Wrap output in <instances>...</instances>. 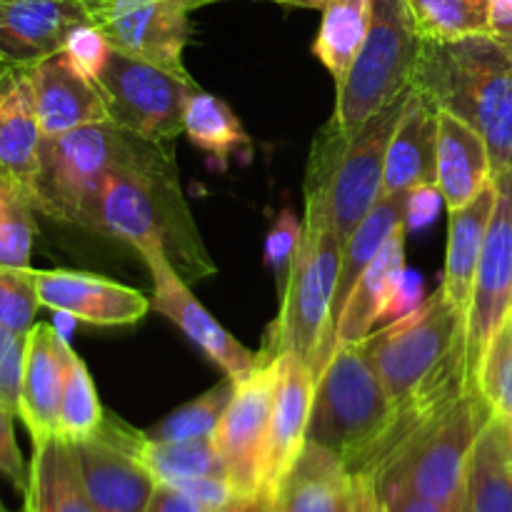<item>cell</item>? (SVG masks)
<instances>
[{
  "mask_svg": "<svg viewBox=\"0 0 512 512\" xmlns=\"http://www.w3.org/2000/svg\"><path fill=\"white\" fill-rule=\"evenodd\" d=\"M413 88L483 135L493 175L512 173V58L490 35L423 40Z\"/></svg>",
  "mask_w": 512,
  "mask_h": 512,
  "instance_id": "cell-3",
  "label": "cell"
},
{
  "mask_svg": "<svg viewBox=\"0 0 512 512\" xmlns=\"http://www.w3.org/2000/svg\"><path fill=\"white\" fill-rule=\"evenodd\" d=\"M215 512H235V503L228 505V508H223V510H215Z\"/></svg>",
  "mask_w": 512,
  "mask_h": 512,
  "instance_id": "cell-52",
  "label": "cell"
},
{
  "mask_svg": "<svg viewBox=\"0 0 512 512\" xmlns=\"http://www.w3.org/2000/svg\"><path fill=\"white\" fill-rule=\"evenodd\" d=\"M5 512H8V510H5ZM20 512H25V510H20Z\"/></svg>",
  "mask_w": 512,
  "mask_h": 512,
  "instance_id": "cell-55",
  "label": "cell"
},
{
  "mask_svg": "<svg viewBox=\"0 0 512 512\" xmlns=\"http://www.w3.org/2000/svg\"><path fill=\"white\" fill-rule=\"evenodd\" d=\"M145 265H148L150 275H153V308L160 315L170 320L173 325H178L185 335H188L190 343L198 345L205 353V358L213 360L220 370L225 373V378L235 380V383H243L248 380L258 365V355L250 353L243 343L233 338L203 305L195 300V295L190 293L188 283L180 278L178 270L173 268V263L168 260L165 253L145 255Z\"/></svg>",
  "mask_w": 512,
  "mask_h": 512,
  "instance_id": "cell-14",
  "label": "cell"
},
{
  "mask_svg": "<svg viewBox=\"0 0 512 512\" xmlns=\"http://www.w3.org/2000/svg\"><path fill=\"white\" fill-rule=\"evenodd\" d=\"M398 420L363 340L335 348L315 380L310 443L333 450L350 473H375L393 445Z\"/></svg>",
  "mask_w": 512,
  "mask_h": 512,
  "instance_id": "cell-5",
  "label": "cell"
},
{
  "mask_svg": "<svg viewBox=\"0 0 512 512\" xmlns=\"http://www.w3.org/2000/svg\"><path fill=\"white\" fill-rule=\"evenodd\" d=\"M90 20L88 0H0V63L30 68Z\"/></svg>",
  "mask_w": 512,
  "mask_h": 512,
  "instance_id": "cell-16",
  "label": "cell"
},
{
  "mask_svg": "<svg viewBox=\"0 0 512 512\" xmlns=\"http://www.w3.org/2000/svg\"><path fill=\"white\" fill-rule=\"evenodd\" d=\"M405 235H408V230L403 225L385 240L380 253L375 255V260L353 288L338 320V328H335V348L360 343L373 333L375 323L385 318V310L393 300L398 280L403 278L405 268H408L405 265Z\"/></svg>",
  "mask_w": 512,
  "mask_h": 512,
  "instance_id": "cell-25",
  "label": "cell"
},
{
  "mask_svg": "<svg viewBox=\"0 0 512 512\" xmlns=\"http://www.w3.org/2000/svg\"><path fill=\"white\" fill-rule=\"evenodd\" d=\"M35 293L43 308L73 315L98 328L135 325L153 308L140 290L75 270H33Z\"/></svg>",
  "mask_w": 512,
  "mask_h": 512,
  "instance_id": "cell-15",
  "label": "cell"
},
{
  "mask_svg": "<svg viewBox=\"0 0 512 512\" xmlns=\"http://www.w3.org/2000/svg\"><path fill=\"white\" fill-rule=\"evenodd\" d=\"M465 333L468 315L438 288L413 313L363 340L390 403L400 413L393 448L420 420L465 393Z\"/></svg>",
  "mask_w": 512,
  "mask_h": 512,
  "instance_id": "cell-2",
  "label": "cell"
},
{
  "mask_svg": "<svg viewBox=\"0 0 512 512\" xmlns=\"http://www.w3.org/2000/svg\"><path fill=\"white\" fill-rule=\"evenodd\" d=\"M25 512H95L85 493L75 448L60 438L33 445Z\"/></svg>",
  "mask_w": 512,
  "mask_h": 512,
  "instance_id": "cell-28",
  "label": "cell"
},
{
  "mask_svg": "<svg viewBox=\"0 0 512 512\" xmlns=\"http://www.w3.org/2000/svg\"><path fill=\"white\" fill-rule=\"evenodd\" d=\"M0 512H5V505L3 503H0Z\"/></svg>",
  "mask_w": 512,
  "mask_h": 512,
  "instance_id": "cell-54",
  "label": "cell"
},
{
  "mask_svg": "<svg viewBox=\"0 0 512 512\" xmlns=\"http://www.w3.org/2000/svg\"><path fill=\"white\" fill-rule=\"evenodd\" d=\"M340 512H388V503H385L373 473H353Z\"/></svg>",
  "mask_w": 512,
  "mask_h": 512,
  "instance_id": "cell-44",
  "label": "cell"
},
{
  "mask_svg": "<svg viewBox=\"0 0 512 512\" xmlns=\"http://www.w3.org/2000/svg\"><path fill=\"white\" fill-rule=\"evenodd\" d=\"M73 348L55 325L35 323L25 335L23 385H20L18 418L28 428L33 445L58 435L60 398Z\"/></svg>",
  "mask_w": 512,
  "mask_h": 512,
  "instance_id": "cell-17",
  "label": "cell"
},
{
  "mask_svg": "<svg viewBox=\"0 0 512 512\" xmlns=\"http://www.w3.org/2000/svg\"><path fill=\"white\" fill-rule=\"evenodd\" d=\"M438 168V110L415 88L405 95L385 155L383 198L410 195L420 185L435 183Z\"/></svg>",
  "mask_w": 512,
  "mask_h": 512,
  "instance_id": "cell-21",
  "label": "cell"
},
{
  "mask_svg": "<svg viewBox=\"0 0 512 512\" xmlns=\"http://www.w3.org/2000/svg\"><path fill=\"white\" fill-rule=\"evenodd\" d=\"M235 512H278L275 505V490L270 485H260L255 493L243 495L235 500Z\"/></svg>",
  "mask_w": 512,
  "mask_h": 512,
  "instance_id": "cell-49",
  "label": "cell"
},
{
  "mask_svg": "<svg viewBox=\"0 0 512 512\" xmlns=\"http://www.w3.org/2000/svg\"><path fill=\"white\" fill-rule=\"evenodd\" d=\"M210 3L215 0H88L90 20L110 48L178 75H188L190 13Z\"/></svg>",
  "mask_w": 512,
  "mask_h": 512,
  "instance_id": "cell-11",
  "label": "cell"
},
{
  "mask_svg": "<svg viewBox=\"0 0 512 512\" xmlns=\"http://www.w3.org/2000/svg\"><path fill=\"white\" fill-rule=\"evenodd\" d=\"M60 50L68 55V60L80 73L95 80L100 75V70H103V65L108 63V55L113 48H110L105 35L93 23H83L70 30V35L65 38Z\"/></svg>",
  "mask_w": 512,
  "mask_h": 512,
  "instance_id": "cell-39",
  "label": "cell"
},
{
  "mask_svg": "<svg viewBox=\"0 0 512 512\" xmlns=\"http://www.w3.org/2000/svg\"><path fill=\"white\" fill-rule=\"evenodd\" d=\"M33 270L0 268V328L28 335L38 313Z\"/></svg>",
  "mask_w": 512,
  "mask_h": 512,
  "instance_id": "cell-37",
  "label": "cell"
},
{
  "mask_svg": "<svg viewBox=\"0 0 512 512\" xmlns=\"http://www.w3.org/2000/svg\"><path fill=\"white\" fill-rule=\"evenodd\" d=\"M75 323H78V320H75L73 315H68V313H58V315H55V330H58V333L63 335L65 340L70 338V330H73Z\"/></svg>",
  "mask_w": 512,
  "mask_h": 512,
  "instance_id": "cell-50",
  "label": "cell"
},
{
  "mask_svg": "<svg viewBox=\"0 0 512 512\" xmlns=\"http://www.w3.org/2000/svg\"><path fill=\"white\" fill-rule=\"evenodd\" d=\"M303 230V220L293 213V208L285 205V208L275 215L273 225H270L268 235H265L263 258L265 265L278 275V285L285 283L290 263H293L295 253H298L300 248V240H303Z\"/></svg>",
  "mask_w": 512,
  "mask_h": 512,
  "instance_id": "cell-38",
  "label": "cell"
},
{
  "mask_svg": "<svg viewBox=\"0 0 512 512\" xmlns=\"http://www.w3.org/2000/svg\"><path fill=\"white\" fill-rule=\"evenodd\" d=\"M28 73L43 138L110 120L98 83L80 73L63 50L30 65Z\"/></svg>",
  "mask_w": 512,
  "mask_h": 512,
  "instance_id": "cell-18",
  "label": "cell"
},
{
  "mask_svg": "<svg viewBox=\"0 0 512 512\" xmlns=\"http://www.w3.org/2000/svg\"><path fill=\"white\" fill-rule=\"evenodd\" d=\"M235 388H238L235 380H220L208 393L180 405L178 410H173L168 418H163L158 425L145 430V433H148V438L168 440V443H173V440L210 438L218 430L220 420H223L225 410H228L230 400H233Z\"/></svg>",
  "mask_w": 512,
  "mask_h": 512,
  "instance_id": "cell-34",
  "label": "cell"
},
{
  "mask_svg": "<svg viewBox=\"0 0 512 512\" xmlns=\"http://www.w3.org/2000/svg\"><path fill=\"white\" fill-rule=\"evenodd\" d=\"M405 210H408V195L380 198L378 203L373 205V210L365 215L363 223L350 233L348 243H345L343 248V258H340L338 283H335V298H333V308H330L328 333H325L323 345H320L318 355H315L313 365H310L315 380L320 378V373L325 370L328 360L333 358L335 328H338V320L340 315H343V308L345 303H348L350 293H353V288L358 285V280L363 278L368 265L375 260V255L380 253L385 240H388L395 230L405 225Z\"/></svg>",
  "mask_w": 512,
  "mask_h": 512,
  "instance_id": "cell-22",
  "label": "cell"
},
{
  "mask_svg": "<svg viewBox=\"0 0 512 512\" xmlns=\"http://www.w3.org/2000/svg\"><path fill=\"white\" fill-rule=\"evenodd\" d=\"M405 95L378 110L353 133H340L328 123L315 138L305 178L303 223L328 228L343 248L350 233L383 198L385 155Z\"/></svg>",
  "mask_w": 512,
  "mask_h": 512,
  "instance_id": "cell-4",
  "label": "cell"
},
{
  "mask_svg": "<svg viewBox=\"0 0 512 512\" xmlns=\"http://www.w3.org/2000/svg\"><path fill=\"white\" fill-rule=\"evenodd\" d=\"M173 488L183 490L188 498H193L205 512L223 510L238 500L233 483L228 478H215V475H205V478H190L183 483L173 485Z\"/></svg>",
  "mask_w": 512,
  "mask_h": 512,
  "instance_id": "cell-42",
  "label": "cell"
},
{
  "mask_svg": "<svg viewBox=\"0 0 512 512\" xmlns=\"http://www.w3.org/2000/svg\"><path fill=\"white\" fill-rule=\"evenodd\" d=\"M490 415L483 395L465 390L420 420L373 473L380 493L398 490L460 512L470 455Z\"/></svg>",
  "mask_w": 512,
  "mask_h": 512,
  "instance_id": "cell-6",
  "label": "cell"
},
{
  "mask_svg": "<svg viewBox=\"0 0 512 512\" xmlns=\"http://www.w3.org/2000/svg\"><path fill=\"white\" fill-rule=\"evenodd\" d=\"M13 418V410L0 400V475H5L15 485V490L25 493L30 480V465H25L18 443H15Z\"/></svg>",
  "mask_w": 512,
  "mask_h": 512,
  "instance_id": "cell-41",
  "label": "cell"
},
{
  "mask_svg": "<svg viewBox=\"0 0 512 512\" xmlns=\"http://www.w3.org/2000/svg\"><path fill=\"white\" fill-rule=\"evenodd\" d=\"M373 3L375 0H328L323 5V23L313 43V55L328 68L335 85L343 83L368 38Z\"/></svg>",
  "mask_w": 512,
  "mask_h": 512,
  "instance_id": "cell-31",
  "label": "cell"
},
{
  "mask_svg": "<svg viewBox=\"0 0 512 512\" xmlns=\"http://www.w3.org/2000/svg\"><path fill=\"white\" fill-rule=\"evenodd\" d=\"M95 83L108 105L110 123L158 145H173L183 133L188 100L200 90L190 75L170 73L118 50H110Z\"/></svg>",
  "mask_w": 512,
  "mask_h": 512,
  "instance_id": "cell-10",
  "label": "cell"
},
{
  "mask_svg": "<svg viewBox=\"0 0 512 512\" xmlns=\"http://www.w3.org/2000/svg\"><path fill=\"white\" fill-rule=\"evenodd\" d=\"M495 200H498V190H495L493 180L468 205H463L460 210H450L448 255H445V273L440 290L465 315L470 310L475 270H478L480 255H483L485 235H488L490 218H493Z\"/></svg>",
  "mask_w": 512,
  "mask_h": 512,
  "instance_id": "cell-27",
  "label": "cell"
},
{
  "mask_svg": "<svg viewBox=\"0 0 512 512\" xmlns=\"http://www.w3.org/2000/svg\"><path fill=\"white\" fill-rule=\"evenodd\" d=\"M498 200L475 270L465 333V390L478 393L480 363L490 340L512 313V173L493 175Z\"/></svg>",
  "mask_w": 512,
  "mask_h": 512,
  "instance_id": "cell-12",
  "label": "cell"
},
{
  "mask_svg": "<svg viewBox=\"0 0 512 512\" xmlns=\"http://www.w3.org/2000/svg\"><path fill=\"white\" fill-rule=\"evenodd\" d=\"M78 225L123 240L140 258L165 253L185 283L218 270L183 198L173 145H153L108 173Z\"/></svg>",
  "mask_w": 512,
  "mask_h": 512,
  "instance_id": "cell-1",
  "label": "cell"
},
{
  "mask_svg": "<svg viewBox=\"0 0 512 512\" xmlns=\"http://www.w3.org/2000/svg\"><path fill=\"white\" fill-rule=\"evenodd\" d=\"M350 478L353 473L343 458L308 440L275 485V505L278 512H340Z\"/></svg>",
  "mask_w": 512,
  "mask_h": 512,
  "instance_id": "cell-26",
  "label": "cell"
},
{
  "mask_svg": "<svg viewBox=\"0 0 512 512\" xmlns=\"http://www.w3.org/2000/svg\"><path fill=\"white\" fill-rule=\"evenodd\" d=\"M420 303H423V275L415 273V270H410V268H405L403 278L398 280V288H395L393 300H390L383 320L403 318V315L413 313Z\"/></svg>",
  "mask_w": 512,
  "mask_h": 512,
  "instance_id": "cell-45",
  "label": "cell"
},
{
  "mask_svg": "<svg viewBox=\"0 0 512 512\" xmlns=\"http://www.w3.org/2000/svg\"><path fill=\"white\" fill-rule=\"evenodd\" d=\"M420 38L408 0H375L370 33L350 65L348 75L335 85V113L330 125L353 133L378 110L413 88Z\"/></svg>",
  "mask_w": 512,
  "mask_h": 512,
  "instance_id": "cell-8",
  "label": "cell"
},
{
  "mask_svg": "<svg viewBox=\"0 0 512 512\" xmlns=\"http://www.w3.org/2000/svg\"><path fill=\"white\" fill-rule=\"evenodd\" d=\"M275 378H278V360L260 365L248 380H243L235 388L233 400L213 435L238 498L255 493L263 485Z\"/></svg>",
  "mask_w": 512,
  "mask_h": 512,
  "instance_id": "cell-13",
  "label": "cell"
},
{
  "mask_svg": "<svg viewBox=\"0 0 512 512\" xmlns=\"http://www.w3.org/2000/svg\"><path fill=\"white\" fill-rule=\"evenodd\" d=\"M25 335L0 328V400L18 415L20 385H23Z\"/></svg>",
  "mask_w": 512,
  "mask_h": 512,
  "instance_id": "cell-40",
  "label": "cell"
},
{
  "mask_svg": "<svg viewBox=\"0 0 512 512\" xmlns=\"http://www.w3.org/2000/svg\"><path fill=\"white\" fill-rule=\"evenodd\" d=\"M478 393L490 413L512 430V313L490 340L478 373Z\"/></svg>",
  "mask_w": 512,
  "mask_h": 512,
  "instance_id": "cell-36",
  "label": "cell"
},
{
  "mask_svg": "<svg viewBox=\"0 0 512 512\" xmlns=\"http://www.w3.org/2000/svg\"><path fill=\"white\" fill-rule=\"evenodd\" d=\"M423 40L490 35V0H408Z\"/></svg>",
  "mask_w": 512,
  "mask_h": 512,
  "instance_id": "cell-33",
  "label": "cell"
},
{
  "mask_svg": "<svg viewBox=\"0 0 512 512\" xmlns=\"http://www.w3.org/2000/svg\"><path fill=\"white\" fill-rule=\"evenodd\" d=\"M340 258L343 243L323 225L305 223L298 253L280 285V313L265 333L263 348L255 353L258 365H270L285 353H295L313 365L328 333Z\"/></svg>",
  "mask_w": 512,
  "mask_h": 512,
  "instance_id": "cell-9",
  "label": "cell"
},
{
  "mask_svg": "<svg viewBox=\"0 0 512 512\" xmlns=\"http://www.w3.org/2000/svg\"><path fill=\"white\" fill-rule=\"evenodd\" d=\"M153 145L158 143H148L110 120L43 138L28 190L33 208L50 220L78 225L108 173L143 158Z\"/></svg>",
  "mask_w": 512,
  "mask_h": 512,
  "instance_id": "cell-7",
  "label": "cell"
},
{
  "mask_svg": "<svg viewBox=\"0 0 512 512\" xmlns=\"http://www.w3.org/2000/svg\"><path fill=\"white\" fill-rule=\"evenodd\" d=\"M28 190L0 175V268L30 270L35 220Z\"/></svg>",
  "mask_w": 512,
  "mask_h": 512,
  "instance_id": "cell-35",
  "label": "cell"
},
{
  "mask_svg": "<svg viewBox=\"0 0 512 512\" xmlns=\"http://www.w3.org/2000/svg\"><path fill=\"white\" fill-rule=\"evenodd\" d=\"M443 193L438 185H420L408 195V210H405V230H425L435 223L443 205Z\"/></svg>",
  "mask_w": 512,
  "mask_h": 512,
  "instance_id": "cell-43",
  "label": "cell"
},
{
  "mask_svg": "<svg viewBox=\"0 0 512 512\" xmlns=\"http://www.w3.org/2000/svg\"><path fill=\"white\" fill-rule=\"evenodd\" d=\"M145 512H205L193 498L173 485H158Z\"/></svg>",
  "mask_w": 512,
  "mask_h": 512,
  "instance_id": "cell-46",
  "label": "cell"
},
{
  "mask_svg": "<svg viewBox=\"0 0 512 512\" xmlns=\"http://www.w3.org/2000/svg\"><path fill=\"white\" fill-rule=\"evenodd\" d=\"M315 398V375L310 365L295 353L278 358V378H275L273 405H270L268 448H265L263 485L280 483L300 450L308 443L310 413Z\"/></svg>",
  "mask_w": 512,
  "mask_h": 512,
  "instance_id": "cell-19",
  "label": "cell"
},
{
  "mask_svg": "<svg viewBox=\"0 0 512 512\" xmlns=\"http://www.w3.org/2000/svg\"><path fill=\"white\" fill-rule=\"evenodd\" d=\"M275 3L283 5H298V8H323L328 0H275Z\"/></svg>",
  "mask_w": 512,
  "mask_h": 512,
  "instance_id": "cell-51",
  "label": "cell"
},
{
  "mask_svg": "<svg viewBox=\"0 0 512 512\" xmlns=\"http://www.w3.org/2000/svg\"><path fill=\"white\" fill-rule=\"evenodd\" d=\"M490 38L512 58V0H490Z\"/></svg>",
  "mask_w": 512,
  "mask_h": 512,
  "instance_id": "cell-47",
  "label": "cell"
},
{
  "mask_svg": "<svg viewBox=\"0 0 512 512\" xmlns=\"http://www.w3.org/2000/svg\"><path fill=\"white\" fill-rule=\"evenodd\" d=\"M493 183V160L483 135L448 110H438V168L435 185L448 210L468 205Z\"/></svg>",
  "mask_w": 512,
  "mask_h": 512,
  "instance_id": "cell-24",
  "label": "cell"
},
{
  "mask_svg": "<svg viewBox=\"0 0 512 512\" xmlns=\"http://www.w3.org/2000/svg\"><path fill=\"white\" fill-rule=\"evenodd\" d=\"M40 133L28 68L5 65L0 73V175L30 190L38 170Z\"/></svg>",
  "mask_w": 512,
  "mask_h": 512,
  "instance_id": "cell-23",
  "label": "cell"
},
{
  "mask_svg": "<svg viewBox=\"0 0 512 512\" xmlns=\"http://www.w3.org/2000/svg\"><path fill=\"white\" fill-rule=\"evenodd\" d=\"M183 133L195 148L203 150L215 170L228 168L230 158L248 163L253 155V140L238 115L218 95L195 90L185 108Z\"/></svg>",
  "mask_w": 512,
  "mask_h": 512,
  "instance_id": "cell-30",
  "label": "cell"
},
{
  "mask_svg": "<svg viewBox=\"0 0 512 512\" xmlns=\"http://www.w3.org/2000/svg\"><path fill=\"white\" fill-rule=\"evenodd\" d=\"M103 420L105 410L100 405L98 390H95L93 378H90L88 365L73 350L68 360V373H65V388L58 413V435L55 438L78 445L83 440L95 438L103 428Z\"/></svg>",
  "mask_w": 512,
  "mask_h": 512,
  "instance_id": "cell-32",
  "label": "cell"
},
{
  "mask_svg": "<svg viewBox=\"0 0 512 512\" xmlns=\"http://www.w3.org/2000/svg\"><path fill=\"white\" fill-rule=\"evenodd\" d=\"M73 448L95 512H145L158 483L128 448L100 433Z\"/></svg>",
  "mask_w": 512,
  "mask_h": 512,
  "instance_id": "cell-20",
  "label": "cell"
},
{
  "mask_svg": "<svg viewBox=\"0 0 512 512\" xmlns=\"http://www.w3.org/2000/svg\"><path fill=\"white\" fill-rule=\"evenodd\" d=\"M385 503H388V512H455L445 505L433 503V500H425L418 498V495H410V493H383Z\"/></svg>",
  "mask_w": 512,
  "mask_h": 512,
  "instance_id": "cell-48",
  "label": "cell"
},
{
  "mask_svg": "<svg viewBox=\"0 0 512 512\" xmlns=\"http://www.w3.org/2000/svg\"><path fill=\"white\" fill-rule=\"evenodd\" d=\"M460 512H512V430L495 415L475 440Z\"/></svg>",
  "mask_w": 512,
  "mask_h": 512,
  "instance_id": "cell-29",
  "label": "cell"
},
{
  "mask_svg": "<svg viewBox=\"0 0 512 512\" xmlns=\"http://www.w3.org/2000/svg\"><path fill=\"white\" fill-rule=\"evenodd\" d=\"M3 70H5V63H0V73H3Z\"/></svg>",
  "mask_w": 512,
  "mask_h": 512,
  "instance_id": "cell-53",
  "label": "cell"
}]
</instances>
